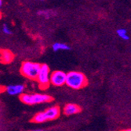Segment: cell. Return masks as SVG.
<instances>
[{"mask_svg":"<svg viewBox=\"0 0 131 131\" xmlns=\"http://www.w3.org/2000/svg\"><path fill=\"white\" fill-rule=\"evenodd\" d=\"M87 84V78L83 73L78 71H72L67 73L66 84L69 88L78 90L86 87Z\"/></svg>","mask_w":131,"mask_h":131,"instance_id":"obj_1","label":"cell"},{"mask_svg":"<svg viewBox=\"0 0 131 131\" xmlns=\"http://www.w3.org/2000/svg\"><path fill=\"white\" fill-rule=\"evenodd\" d=\"M21 101L29 105L47 103L53 101V97L45 94H22L20 96Z\"/></svg>","mask_w":131,"mask_h":131,"instance_id":"obj_2","label":"cell"},{"mask_svg":"<svg viewBox=\"0 0 131 131\" xmlns=\"http://www.w3.org/2000/svg\"><path fill=\"white\" fill-rule=\"evenodd\" d=\"M41 68V64L33 62H24L21 67V74L29 80H36L39 70Z\"/></svg>","mask_w":131,"mask_h":131,"instance_id":"obj_3","label":"cell"},{"mask_svg":"<svg viewBox=\"0 0 131 131\" xmlns=\"http://www.w3.org/2000/svg\"><path fill=\"white\" fill-rule=\"evenodd\" d=\"M50 67L46 64H41V68L37 77V82L42 90H46L50 84Z\"/></svg>","mask_w":131,"mask_h":131,"instance_id":"obj_4","label":"cell"},{"mask_svg":"<svg viewBox=\"0 0 131 131\" xmlns=\"http://www.w3.org/2000/svg\"><path fill=\"white\" fill-rule=\"evenodd\" d=\"M67 73L60 70H56L50 74V84L56 87H61L66 84Z\"/></svg>","mask_w":131,"mask_h":131,"instance_id":"obj_5","label":"cell"},{"mask_svg":"<svg viewBox=\"0 0 131 131\" xmlns=\"http://www.w3.org/2000/svg\"><path fill=\"white\" fill-rule=\"evenodd\" d=\"M60 109L58 106L50 107L43 112L44 117L46 121L54 120V119H57L60 116Z\"/></svg>","mask_w":131,"mask_h":131,"instance_id":"obj_6","label":"cell"},{"mask_svg":"<svg viewBox=\"0 0 131 131\" xmlns=\"http://www.w3.org/2000/svg\"><path fill=\"white\" fill-rule=\"evenodd\" d=\"M24 86L23 84H13L6 87V91L10 95H21L24 92Z\"/></svg>","mask_w":131,"mask_h":131,"instance_id":"obj_7","label":"cell"},{"mask_svg":"<svg viewBox=\"0 0 131 131\" xmlns=\"http://www.w3.org/2000/svg\"><path fill=\"white\" fill-rule=\"evenodd\" d=\"M81 108L75 104H68L64 108V113L66 116H71L80 112Z\"/></svg>","mask_w":131,"mask_h":131,"instance_id":"obj_8","label":"cell"},{"mask_svg":"<svg viewBox=\"0 0 131 131\" xmlns=\"http://www.w3.org/2000/svg\"><path fill=\"white\" fill-rule=\"evenodd\" d=\"M13 59V56L12 52L8 50L0 51V61L4 63H10Z\"/></svg>","mask_w":131,"mask_h":131,"instance_id":"obj_9","label":"cell"},{"mask_svg":"<svg viewBox=\"0 0 131 131\" xmlns=\"http://www.w3.org/2000/svg\"><path fill=\"white\" fill-rule=\"evenodd\" d=\"M31 121L32 123H42L46 122V120L44 117L43 112H38L37 114H36Z\"/></svg>","mask_w":131,"mask_h":131,"instance_id":"obj_10","label":"cell"},{"mask_svg":"<svg viewBox=\"0 0 131 131\" xmlns=\"http://www.w3.org/2000/svg\"><path fill=\"white\" fill-rule=\"evenodd\" d=\"M52 48H53V50L55 52H57L60 50H69L70 49V47L68 45L64 44V43H60V42L54 43L53 45Z\"/></svg>","mask_w":131,"mask_h":131,"instance_id":"obj_11","label":"cell"},{"mask_svg":"<svg viewBox=\"0 0 131 131\" xmlns=\"http://www.w3.org/2000/svg\"><path fill=\"white\" fill-rule=\"evenodd\" d=\"M117 35H119V37H120L123 40H129V37L127 35L126 30L123 29V28H120V29L117 30Z\"/></svg>","mask_w":131,"mask_h":131,"instance_id":"obj_12","label":"cell"},{"mask_svg":"<svg viewBox=\"0 0 131 131\" xmlns=\"http://www.w3.org/2000/svg\"><path fill=\"white\" fill-rule=\"evenodd\" d=\"M3 32L5 33L6 35H10L11 34V30H10V29L8 27V26L6 24H4L3 25Z\"/></svg>","mask_w":131,"mask_h":131,"instance_id":"obj_13","label":"cell"},{"mask_svg":"<svg viewBox=\"0 0 131 131\" xmlns=\"http://www.w3.org/2000/svg\"><path fill=\"white\" fill-rule=\"evenodd\" d=\"M2 3H3L2 0H0V11H1V6H2ZM0 13H1V12H0Z\"/></svg>","mask_w":131,"mask_h":131,"instance_id":"obj_14","label":"cell"},{"mask_svg":"<svg viewBox=\"0 0 131 131\" xmlns=\"http://www.w3.org/2000/svg\"><path fill=\"white\" fill-rule=\"evenodd\" d=\"M30 131H45L42 129H34V130H30Z\"/></svg>","mask_w":131,"mask_h":131,"instance_id":"obj_15","label":"cell"},{"mask_svg":"<svg viewBox=\"0 0 131 131\" xmlns=\"http://www.w3.org/2000/svg\"><path fill=\"white\" fill-rule=\"evenodd\" d=\"M121 131H131V129H123Z\"/></svg>","mask_w":131,"mask_h":131,"instance_id":"obj_16","label":"cell"},{"mask_svg":"<svg viewBox=\"0 0 131 131\" xmlns=\"http://www.w3.org/2000/svg\"><path fill=\"white\" fill-rule=\"evenodd\" d=\"M41 1H43V0H41Z\"/></svg>","mask_w":131,"mask_h":131,"instance_id":"obj_17","label":"cell"}]
</instances>
